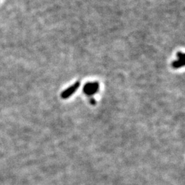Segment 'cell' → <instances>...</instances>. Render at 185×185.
<instances>
[{
    "instance_id": "3",
    "label": "cell",
    "mask_w": 185,
    "mask_h": 185,
    "mask_svg": "<svg viewBox=\"0 0 185 185\" xmlns=\"http://www.w3.org/2000/svg\"><path fill=\"white\" fill-rule=\"evenodd\" d=\"M184 66V61L182 60H178L177 61L174 62L173 63V67H175V68H179V67H183Z\"/></svg>"
},
{
    "instance_id": "1",
    "label": "cell",
    "mask_w": 185,
    "mask_h": 185,
    "mask_svg": "<svg viewBox=\"0 0 185 185\" xmlns=\"http://www.w3.org/2000/svg\"><path fill=\"white\" fill-rule=\"evenodd\" d=\"M98 86H99V85L97 82L88 83L86 84L85 88H84V91H85L86 94L88 95H93L98 91Z\"/></svg>"
},
{
    "instance_id": "2",
    "label": "cell",
    "mask_w": 185,
    "mask_h": 185,
    "mask_svg": "<svg viewBox=\"0 0 185 185\" xmlns=\"http://www.w3.org/2000/svg\"><path fill=\"white\" fill-rule=\"evenodd\" d=\"M79 86H80V83L76 82L73 85H72L71 87L67 88L66 91H64V92L62 93V95H61L62 97L64 99V98H67V97H70L71 95H73V93H75L77 90H78Z\"/></svg>"
}]
</instances>
